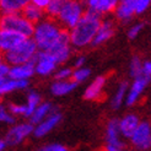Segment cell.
Returning a JSON list of instances; mask_svg holds the SVG:
<instances>
[{"label": "cell", "mask_w": 151, "mask_h": 151, "mask_svg": "<svg viewBox=\"0 0 151 151\" xmlns=\"http://www.w3.org/2000/svg\"><path fill=\"white\" fill-rule=\"evenodd\" d=\"M54 147H55V145H48V146H44V147L40 149L38 151H54Z\"/></svg>", "instance_id": "f35d334b"}, {"label": "cell", "mask_w": 151, "mask_h": 151, "mask_svg": "<svg viewBox=\"0 0 151 151\" xmlns=\"http://www.w3.org/2000/svg\"><path fill=\"white\" fill-rule=\"evenodd\" d=\"M90 74H91L90 69H87V68H81V69H78L74 71L71 78H73V81L79 84V82H82L84 80H86L90 76Z\"/></svg>", "instance_id": "f1b7e54d"}, {"label": "cell", "mask_w": 151, "mask_h": 151, "mask_svg": "<svg viewBox=\"0 0 151 151\" xmlns=\"http://www.w3.org/2000/svg\"><path fill=\"white\" fill-rule=\"evenodd\" d=\"M0 119H1L4 123H7V124H14L15 123V118L12 116H10L9 113L4 109V107L0 108Z\"/></svg>", "instance_id": "d6a6232c"}, {"label": "cell", "mask_w": 151, "mask_h": 151, "mask_svg": "<svg viewBox=\"0 0 151 151\" xmlns=\"http://www.w3.org/2000/svg\"><path fill=\"white\" fill-rule=\"evenodd\" d=\"M149 81H150V78L146 76V75L134 80L133 85H132V87L129 90V93H128V96H127V104L128 106H132V104H134L135 102H137L140 93L144 91V88L149 84Z\"/></svg>", "instance_id": "5bb4252c"}, {"label": "cell", "mask_w": 151, "mask_h": 151, "mask_svg": "<svg viewBox=\"0 0 151 151\" xmlns=\"http://www.w3.org/2000/svg\"><path fill=\"white\" fill-rule=\"evenodd\" d=\"M151 0H138L137 1V14H142L146 9L147 6L150 5Z\"/></svg>", "instance_id": "836d02e7"}, {"label": "cell", "mask_w": 151, "mask_h": 151, "mask_svg": "<svg viewBox=\"0 0 151 151\" xmlns=\"http://www.w3.org/2000/svg\"><path fill=\"white\" fill-rule=\"evenodd\" d=\"M84 63H85V58L84 57H79V58H76V60H75L74 66L78 68V69H81L82 65H84Z\"/></svg>", "instance_id": "74e56055"}, {"label": "cell", "mask_w": 151, "mask_h": 151, "mask_svg": "<svg viewBox=\"0 0 151 151\" xmlns=\"http://www.w3.org/2000/svg\"><path fill=\"white\" fill-rule=\"evenodd\" d=\"M54 151H68V150H66L64 146H62V145H58V144H55Z\"/></svg>", "instance_id": "60d3db41"}, {"label": "cell", "mask_w": 151, "mask_h": 151, "mask_svg": "<svg viewBox=\"0 0 151 151\" xmlns=\"http://www.w3.org/2000/svg\"><path fill=\"white\" fill-rule=\"evenodd\" d=\"M1 29H11L17 33L24 35L25 37L29 38L35 33V26L28 20L24 17V15L17 14H4V16L0 20Z\"/></svg>", "instance_id": "277c9868"}, {"label": "cell", "mask_w": 151, "mask_h": 151, "mask_svg": "<svg viewBox=\"0 0 151 151\" xmlns=\"http://www.w3.org/2000/svg\"><path fill=\"white\" fill-rule=\"evenodd\" d=\"M78 86V84L75 81H55L54 84L52 85L50 90H52V93L55 95V96H63L69 93L70 91Z\"/></svg>", "instance_id": "603a6c76"}, {"label": "cell", "mask_w": 151, "mask_h": 151, "mask_svg": "<svg viewBox=\"0 0 151 151\" xmlns=\"http://www.w3.org/2000/svg\"><path fill=\"white\" fill-rule=\"evenodd\" d=\"M33 130V125L32 124H20V125H15L14 128L7 132L5 141L7 145H17L19 142H21L27 135H29Z\"/></svg>", "instance_id": "30bf717a"}, {"label": "cell", "mask_w": 151, "mask_h": 151, "mask_svg": "<svg viewBox=\"0 0 151 151\" xmlns=\"http://www.w3.org/2000/svg\"><path fill=\"white\" fill-rule=\"evenodd\" d=\"M26 40L27 37H25L21 33L11 31V29H1L0 31V49L4 53L10 52L16 47H19Z\"/></svg>", "instance_id": "52a82bcc"}, {"label": "cell", "mask_w": 151, "mask_h": 151, "mask_svg": "<svg viewBox=\"0 0 151 151\" xmlns=\"http://www.w3.org/2000/svg\"><path fill=\"white\" fill-rule=\"evenodd\" d=\"M130 75L134 79L144 76V64H141L139 57H133L130 62Z\"/></svg>", "instance_id": "83f0119b"}, {"label": "cell", "mask_w": 151, "mask_h": 151, "mask_svg": "<svg viewBox=\"0 0 151 151\" xmlns=\"http://www.w3.org/2000/svg\"><path fill=\"white\" fill-rule=\"evenodd\" d=\"M73 71L69 68H63V69H59L55 73V79L57 81H65L66 79H69L70 76H73Z\"/></svg>", "instance_id": "f546056e"}, {"label": "cell", "mask_w": 151, "mask_h": 151, "mask_svg": "<svg viewBox=\"0 0 151 151\" xmlns=\"http://www.w3.org/2000/svg\"><path fill=\"white\" fill-rule=\"evenodd\" d=\"M106 78L104 76H97L91 84L88 85V87L85 90L84 99L85 100H96L97 97L101 95V91L104 86Z\"/></svg>", "instance_id": "44dd1931"}, {"label": "cell", "mask_w": 151, "mask_h": 151, "mask_svg": "<svg viewBox=\"0 0 151 151\" xmlns=\"http://www.w3.org/2000/svg\"><path fill=\"white\" fill-rule=\"evenodd\" d=\"M28 86L27 80H14L10 78H1L0 79V93H9L15 90H22Z\"/></svg>", "instance_id": "ac0fdd59"}, {"label": "cell", "mask_w": 151, "mask_h": 151, "mask_svg": "<svg viewBox=\"0 0 151 151\" xmlns=\"http://www.w3.org/2000/svg\"><path fill=\"white\" fill-rule=\"evenodd\" d=\"M102 25L101 15L92 10L85 11L78 25L70 29V41L75 47H85L92 43Z\"/></svg>", "instance_id": "6da1fadb"}, {"label": "cell", "mask_w": 151, "mask_h": 151, "mask_svg": "<svg viewBox=\"0 0 151 151\" xmlns=\"http://www.w3.org/2000/svg\"><path fill=\"white\" fill-rule=\"evenodd\" d=\"M37 53H38V47H37L33 38H27L19 47H16L10 52L4 53V59L11 66L24 65L31 62Z\"/></svg>", "instance_id": "3957f363"}, {"label": "cell", "mask_w": 151, "mask_h": 151, "mask_svg": "<svg viewBox=\"0 0 151 151\" xmlns=\"http://www.w3.org/2000/svg\"><path fill=\"white\" fill-rule=\"evenodd\" d=\"M86 3L90 10L102 15L117 10L120 0H86Z\"/></svg>", "instance_id": "8fae6325"}, {"label": "cell", "mask_w": 151, "mask_h": 151, "mask_svg": "<svg viewBox=\"0 0 151 151\" xmlns=\"http://www.w3.org/2000/svg\"><path fill=\"white\" fill-rule=\"evenodd\" d=\"M132 142L139 150H147L151 147V127L147 122H141L135 130Z\"/></svg>", "instance_id": "ba28073f"}, {"label": "cell", "mask_w": 151, "mask_h": 151, "mask_svg": "<svg viewBox=\"0 0 151 151\" xmlns=\"http://www.w3.org/2000/svg\"><path fill=\"white\" fill-rule=\"evenodd\" d=\"M70 0H50L49 5L47 6V14L49 16H57L59 17V15L62 14V11L64 10V7L69 4Z\"/></svg>", "instance_id": "cb8c5ba5"}, {"label": "cell", "mask_w": 151, "mask_h": 151, "mask_svg": "<svg viewBox=\"0 0 151 151\" xmlns=\"http://www.w3.org/2000/svg\"><path fill=\"white\" fill-rule=\"evenodd\" d=\"M144 75L151 78V62H145L144 63Z\"/></svg>", "instance_id": "8d00e7d4"}, {"label": "cell", "mask_w": 151, "mask_h": 151, "mask_svg": "<svg viewBox=\"0 0 151 151\" xmlns=\"http://www.w3.org/2000/svg\"><path fill=\"white\" fill-rule=\"evenodd\" d=\"M103 151H120V150H119V149H117V147H113V146L108 145L107 147H104V149H103Z\"/></svg>", "instance_id": "ab89813d"}, {"label": "cell", "mask_w": 151, "mask_h": 151, "mask_svg": "<svg viewBox=\"0 0 151 151\" xmlns=\"http://www.w3.org/2000/svg\"><path fill=\"white\" fill-rule=\"evenodd\" d=\"M84 14L85 12L82 10V5L79 1L70 0L69 4L64 7V10L59 15L58 19L64 26H66L68 28L71 29L78 25V22L81 20L82 16H84Z\"/></svg>", "instance_id": "5b68a950"}, {"label": "cell", "mask_w": 151, "mask_h": 151, "mask_svg": "<svg viewBox=\"0 0 151 151\" xmlns=\"http://www.w3.org/2000/svg\"><path fill=\"white\" fill-rule=\"evenodd\" d=\"M40 101H41V97L38 93L36 92H31L27 96V104H26V117L31 118L32 114L35 113V111L40 107Z\"/></svg>", "instance_id": "484cf974"}, {"label": "cell", "mask_w": 151, "mask_h": 151, "mask_svg": "<svg viewBox=\"0 0 151 151\" xmlns=\"http://www.w3.org/2000/svg\"><path fill=\"white\" fill-rule=\"evenodd\" d=\"M32 60L36 63V73L40 75H49L50 73L54 71L55 66L58 65L54 58L48 52L38 50V53L33 57Z\"/></svg>", "instance_id": "9c48e42d"}, {"label": "cell", "mask_w": 151, "mask_h": 151, "mask_svg": "<svg viewBox=\"0 0 151 151\" xmlns=\"http://www.w3.org/2000/svg\"><path fill=\"white\" fill-rule=\"evenodd\" d=\"M127 90H128V82H122V84L119 85L118 90H117V93L114 95V97H113V100H112V108L113 109H118L120 107V104H122L123 100H124V96L127 93Z\"/></svg>", "instance_id": "4316f807"}, {"label": "cell", "mask_w": 151, "mask_h": 151, "mask_svg": "<svg viewBox=\"0 0 151 151\" xmlns=\"http://www.w3.org/2000/svg\"><path fill=\"white\" fill-rule=\"evenodd\" d=\"M70 32L63 29L62 33H60L59 40L57 41V43L53 46L48 53L54 58V60L57 62V64H62L64 62H66L70 57Z\"/></svg>", "instance_id": "8992f818"}, {"label": "cell", "mask_w": 151, "mask_h": 151, "mask_svg": "<svg viewBox=\"0 0 151 151\" xmlns=\"http://www.w3.org/2000/svg\"><path fill=\"white\" fill-rule=\"evenodd\" d=\"M60 119H62V116L59 113H53L47 119H44L41 124H38V127L35 129V135L37 138H41L43 135H46L60 122Z\"/></svg>", "instance_id": "e0dca14e"}, {"label": "cell", "mask_w": 151, "mask_h": 151, "mask_svg": "<svg viewBox=\"0 0 151 151\" xmlns=\"http://www.w3.org/2000/svg\"><path fill=\"white\" fill-rule=\"evenodd\" d=\"M62 31L63 29L54 21L42 20L40 24L35 26V33L32 38L38 47V50L48 52L59 40Z\"/></svg>", "instance_id": "7a4b0ae2"}, {"label": "cell", "mask_w": 151, "mask_h": 151, "mask_svg": "<svg viewBox=\"0 0 151 151\" xmlns=\"http://www.w3.org/2000/svg\"><path fill=\"white\" fill-rule=\"evenodd\" d=\"M114 33V29H113V24L111 21H103L102 25L97 32L95 40L92 41V46H100V44L104 43L106 41H108Z\"/></svg>", "instance_id": "ffe728a7"}, {"label": "cell", "mask_w": 151, "mask_h": 151, "mask_svg": "<svg viewBox=\"0 0 151 151\" xmlns=\"http://www.w3.org/2000/svg\"><path fill=\"white\" fill-rule=\"evenodd\" d=\"M9 109L14 114H26V106L22 104H9Z\"/></svg>", "instance_id": "1f68e13d"}, {"label": "cell", "mask_w": 151, "mask_h": 151, "mask_svg": "<svg viewBox=\"0 0 151 151\" xmlns=\"http://www.w3.org/2000/svg\"><path fill=\"white\" fill-rule=\"evenodd\" d=\"M50 111H52L50 103L44 102V103L40 104V107L35 111V113H33L32 117H31V123H32V124H37V123L41 124V122L43 120V118H46L47 114H48Z\"/></svg>", "instance_id": "d4e9b609"}, {"label": "cell", "mask_w": 151, "mask_h": 151, "mask_svg": "<svg viewBox=\"0 0 151 151\" xmlns=\"http://www.w3.org/2000/svg\"><path fill=\"white\" fill-rule=\"evenodd\" d=\"M140 122L139 118L135 114H128L122 120H120V133H122L125 138H133L135 130L138 129Z\"/></svg>", "instance_id": "2e32d148"}, {"label": "cell", "mask_w": 151, "mask_h": 151, "mask_svg": "<svg viewBox=\"0 0 151 151\" xmlns=\"http://www.w3.org/2000/svg\"><path fill=\"white\" fill-rule=\"evenodd\" d=\"M21 14L24 15V17L26 19V20H28L31 24H40V22L42 21V19H43V15H44V12H43V9H41V7H38V6H36V5H33L32 3L31 4H28L24 10L21 11Z\"/></svg>", "instance_id": "7402d4cb"}, {"label": "cell", "mask_w": 151, "mask_h": 151, "mask_svg": "<svg viewBox=\"0 0 151 151\" xmlns=\"http://www.w3.org/2000/svg\"><path fill=\"white\" fill-rule=\"evenodd\" d=\"M31 3L32 0H0V7L4 14H17Z\"/></svg>", "instance_id": "d6986e66"}, {"label": "cell", "mask_w": 151, "mask_h": 151, "mask_svg": "<svg viewBox=\"0 0 151 151\" xmlns=\"http://www.w3.org/2000/svg\"><path fill=\"white\" fill-rule=\"evenodd\" d=\"M36 73V64L32 62H29L24 65H16L11 66V70L9 74V78L14 80H27L32 76Z\"/></svg>", "instance_id": "4fadbf2b"}, {"label": "cell", "mask_w": 151, "mask_h": 151, "mask_svg": "<svg viewBox=\"0 0 151 151\" xmlns=\"http://www.w3.org/2000/svg\"><path fill=\"white\" fill-rule=\"evenodd\" d=\"M49 3H50V0H32V4L41 7V9H47Z\"/></svg>", "instance_id": "d590c367"}, {"label": "cell", "mask_w": 151, "mask_h": 151, "mask_svg": "<svg viewBox=\"0 0 151 151\" xmlns=\"http://www.w3.org/2000/svg\"><path fill=\"white\" fill-rule=\"evenodd\" d=\"M142 27H144V24H137L130 27V29L128 31V37H129L130 40H134L135 37H137L139 35V32L142 29Z\"/></svg>", "instance_id": "4dcf8cb0"}, {"label": "cell", "mask_w": 151, "mask_h": 151, "mask_svg": "<svg viewBox=\"0 0 151 151\" xmlns=\"http://www.w3.org/2000/svg\"><path fill=\"white\" fill-rule=\"evenodd\" d=\"M138 0H120L116 10V15L120 21H128L134 14H137Z\"/></svg>", "instance_id": "9a60e30c"}, {"label": "cell", "mask_w": 151, "mask_h": 151, "mask_svg": "<svg viewBox=\"0 0 151 151\" xmlns=\"http://www.w3.org/2000/svg\"><path fill=\"white\" fill-rule=\"evenodd\" d=\"M119 133H120V120L118 119H111L107 124V142L117 149L124 147V144L119 139Z\"/></svg>", "instance_id": "7c38bea8"}, {"label": "cell", "mask_w": 151, "mask_h": 151, "mask_svg": "<svg viewBox=\"0 0 151 151\" xmlns=\"http://www.w3.org/2000/svg\"><path fill=\"white\" fill-rule=\"evenodd\" d=\"M11 70V66L6 62L0 64V78H9V74Z\"/></svg>", "instance_id": "e575fe53"}]
</instances>
